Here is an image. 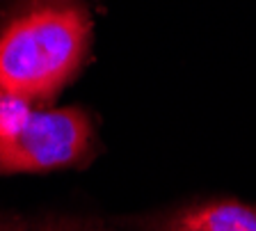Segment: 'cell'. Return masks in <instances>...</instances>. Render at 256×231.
I'll return each mask as SVG.
<instances>
[{
    "label": "cell",
    "instance_id": "1",
    "mask_svg": "<svg viewBox=\"0 0 256 231\" xmlns=\"http://www.w3.org/2000/svg\"><path fill=\"white\" fill-rule=\"evenodd\" d=\"M94 44L90 0H10L0 12V94L55 103Z\"/></svg>",
    "mask_w": 256,
    "mask_h": 231
},
{
    "label": "cell",
    "instance_id": "2",
    "mask_svg": "<svg viewBox=\"0 0 256 231\" xmlns=\"http://www.w3.org/2000/svg\"><path fill=\"white\" fill-rule=\"evenodd\" d=\"M96 154L90 110L0 94V176L85 170Z\"/></svg>",
    "mask_w": 256,
    "mask_h": 231
},
{
    "label": "cell",
    "instance_id": "3",
    "mask_svg": "<svg viewBox=\"0 0 256 231\" xmlns=\"http://www.w3.org/2000/svg\"><path fill=\"white\" fill-rule=\"evenodd\" d=\"M114 222L126 231H256V204L234 197L190 199Z\"/></svg>",
    "mask_w": 256,
    "mask_h": 231
},
{
    "label": "cell",
    "instance_id": "4",
    "mask_svg": "<svg viewBox=\"0 0 256 231\" xmlns=\"http://www.w3.org/2000/svg\"><path fill=\"white\" fill-rule=\"evenodd\" d=\"M28 231H126L117 222L98 220L94 215L78 213H42L30 220Z\"/></svg>",
    "mask_w": 256,
    "mask_h": 231
},
{
    "label": "cell",
    "instance_id": "5",
    "mask_svg": "<svg viewBox=\"0 0 256 231\" xmlns=\"http://www.w3.org/2000/svg\"><path fill=\"white\" fill-rule=\"evenodd\" d=\"M30 220L16 210H0V231H28Z\"/></svg>",
    "mask_w": 256,
    "mask_h": 231
}]
</instances>
